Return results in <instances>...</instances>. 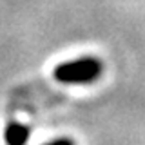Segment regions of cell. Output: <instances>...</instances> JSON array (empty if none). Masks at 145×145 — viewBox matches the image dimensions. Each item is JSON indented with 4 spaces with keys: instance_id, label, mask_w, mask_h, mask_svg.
<instances>
[{
    "instance_id": "cell-1",
    "label": "cell",
    "mask_w": 145,
    "mask_h": 145,
    "mask_svg": "<svg viewBox=\"0 0 145 145\" xmlns=\"http://www.w3.org/2000/svg\"><path fill=\"white\" fill-rule=\"evenodd\" d=\"M103 63L96 56H82L78 60L58 63L53 71L60 84H93L102 76Z\"/></svg>"
},
{
    "instance_id": "cell-2",
    "label": "cell",
    "mask_w": 145,
    "mask_h": 145,
    "mask_svg": "<svg viewBox=\"0 0 145 145\" xmlns=\"http://www.w3.org/2000/svg\"><path fill=\"white\" fill-rule=\"evenodd\" d=\"M4 140H6V143H11V145H22V143H25L27 140H29V129H27L25 125H22V123L13 121V123L7 125Z\"/></svg>"
}]
</instances>
